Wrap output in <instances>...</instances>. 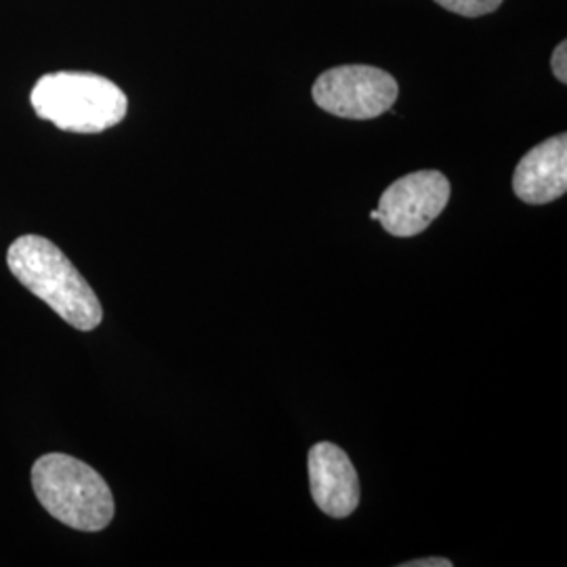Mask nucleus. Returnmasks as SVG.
<instances>
[{"mask_svg":"<svg viewBox=\"0 0 567 567\" xmlns=\"http://www.w3.org/2000/svg\"><path fill=\"white\" fill-rule=\"evenodd\" d=\"M7 265L18 282L49 305L63 322L82 332L102 324V301L58 244L34 234L21 236L9 246Z\"/></svg>","mask_w":567,"mask_h":567,"instance_id":"obj_1","label":"nucleus"},{"mask_svg":"<svg viewBox=\"0 0 567 567\" xmlns=\"http://www.w3.org/2000/svg\"><path fill=\"white\" fill-rule=\"evenodd\" d=\"M513 192L526 204H548L567 192V137L555 135L532 147L513 175Z\"/></svg>","mask_w":567,"mask_h":567,"instance_id":"obj_7","label":"nucleus"},{"mask_svg":"<svg viewBox=\"0 0 567 567\" xmlns=\"http://www.w3.org/2000/svg\"><path fill=\"white\" fill-rule=\"evenodd\" d=\"M402 567H452V561H447L444 557H429V559H416V561H408Z\"/></svg>","mask_w":567,"mask_h":567,"instance_id":"obj_10","label":"nucleus"},{"mask_svg":"<svg viewBox=\"0 0 567 567\" xmlns=\"http://www.w3.org/2000/svg\"><path fill=\"white\" fill-rule=\"evenodd\" d=\"M567 42L561 41L557 44V49L553 51V60H550V68H553V74L559 82H567Z\"/></svg>","mask_w":567,"mask_h":567,"instance_id":"obj_9","label":"nucleus"},{"mask_svg":"<svg viewBox=\"0 0 567 567\" xmlns=\"http://www.w3.org/2000/svg\"><path fill=\"white\" fill-rule=\"evenodd\" d=\"M30 102L42 121L81 135H95L121 124L128 110L121 86L91 72L47 74L34 84Z\"/></svg>","mask_w":567,"mask_h":567,"instance_id":"obj_2","label":"nucleus"},{"mask_svg":"<svg viewBox=\"0 0 567 567\" xmlns=\"http://www.w3.org/2000/svg\"><path fill=\"white\" fill-rule=\"evenodd\" d=\"M313 102L347 121H372L398 100L395 79L374 65H339L324 72L311 89Z\"/></svg>","mask_w":567,"mask_h":567,"instance_id":"obj_4","label":"nucleus"},{"mask_svg":"<svg viewBox=\"0 0 567 567\" xmlns=\"http://www.w3.org/2000/svg\"><path fill=\"white\" fill-rule=\"evenodd\" d=\"M435 2L463 18H482L487 13H494L503 4V0H435Z\"/></svg>","mask_w":567,"mask_h":567,"instance_id":"obj_8","label":"nucleus"},{"mask_svg":"<svg viewBox=\"0 0 567 567\" xmlns=\"http://www.w3.org/2000/svg\"><path fill=\"white\" fill-rule=\"evenodd\" d=\"M32 487L42 508L63 526L102 532L114 519V496L93 466L68 454H44L32 466Z\"/></svg>","mask_w":567,"mask_h":567,"instance_id":"obj_3","label":"nucleus"},{"mask_svg":"<svg viewBox=\"0 0 567 567\" xmlns=\"http://www.w3.org/2000/svg\"><path fill=\"white\" fill-rule=\"evenodd\" d=\"M452 185L440 171H416L391 183L383 192L377 221L395 238L423 234L447 206Z\"/></svg>","mask_w":567,"mask_h":567,"instance_id":"obj_5","label":"nucleus"},{"mask_svg":"<svg viewBox=\"0 0 567 567\" xmlns=\"http://www.w3.org/2000/svg\"><path fill=\"white\" fill-rule=\"evenodd\" d=\"M309 486L316 505L328 517L344 519L360 505L358 471L347 452L330 442L309 450Z\"/></svg>","mask_w":567,"mask_h":567,"instance_id":"obj_6","label":"nucleus"}]
</instances>
